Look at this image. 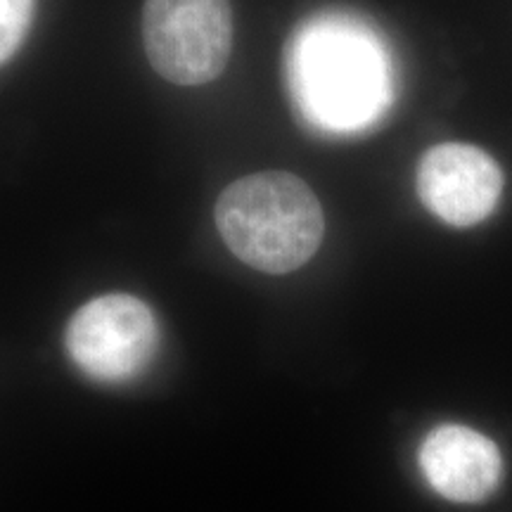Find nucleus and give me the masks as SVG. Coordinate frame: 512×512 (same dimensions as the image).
<instances>
[{
	"label": "nucleus",
	"mask_w": 512,
	"mask_h": 512,
	"mask_svg": "<svg viewBox=\"0 0 512 512\" xmlns=\"http://www.w3.org/2000/svg\"><path fill=\"white\" fill-rule=\"evenodd\" d=\"M143 41L159 76L176 86H202L226 69L233 10L228 0H145Z\"/></svg>",
	"instance_id": "nucleus-3"
},
{
	"label": "nucleus",
	"mask_w": 512,
	"mask_h": 512,
	"mask_svg": "<svg viewBox=\"0 0 512 512\" xmlns=\"http://www.w3.org/2000/svg\"><path fill=\"white\" fill-rule=\"evenodd\" d=\"M501 192V166L475 145H437L418 164L420 200L448 226L482 223L496 209Z\"/></svg>",
	"instance_id": "nucleus-5"
},
{
	"label": "nucleus",
	"mask_w": 512,
	"mask_h": 512,
	"mask_svg": "<svg viewBox=\"0 0 512 512\" xmlns=\"http://www.w3.org/2000/svg\"><path fill=\"white\" fill-rule=\"evenodd\" d=\"M64 344L83 375L121 384L150 366L159 347V325L150 306L138 297L102 294L74 313Z\"/></svg>",
	"instance_id": "nucleus-4"
},
{
	"label": "nucleus",
	"mask_w": 512,
	"mask_h": 512,
	"mask_svg": "<svg viewBox=\"0 0 512 512\" xmlns=\"http://www.w3.org/2000/svg\"><path fill=\"white\" fill-rule=\"evenodd\" d=\"M216 228L242 264L283 275L318 252L325 233L318 197L287 171H261L230 183L216 202Z\"/></svg>",
	"instance_id": "nucleus-2"
},
{
	"label": "nucleus",
	"mask_w": 512,
	"mask_h": 512,
	"mask_svg": "<svg viewBox=\"0 0 512 512\" xmlns=\"http://www.w3.org/2000/svg\"><path fill=\"white\" fill-rule=\"evenodd\" d=\"M420 467L439 496L456 503H477L496 489L503 460L494 441L482 432L441 425L422 441Z\"/></svg>",
	"instance_id": "nucleus-6"
},
{
	"label": "nucleus",
	"mask_w": 512,
	"mask_h": 512,
	"mask_svg": "<svg viewBox=\"0 0 512 512\" xmlns=\"http://www.w3.org/2000/svg\"><path fill=\"white\" fill-rule=\"evenodd\" d=\"M34 19V0H0V64L8 62Z\"/></svg>",
	"instance_id": "nucleus-7"
},
{
	"label": "nucleus",
	"mask_w": 512,
	"mask_h": 512,
	"mask_svg": "<svg viewBox=\"0 0 512 512\" xmlns=\"http://www.w3.org/2000/svg\"><path fill=\"white\" fill-rule=\"evenodd\" d=\"M285 76L304 124L330 136L366 131L394 102L387 46L368 24L349 15H318L294 29Z\"/></svg>",
	"instance_id": "nucleus-1"
}]
</instances>
